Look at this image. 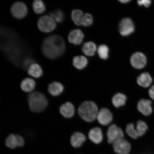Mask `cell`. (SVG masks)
<instances>
[{
  "label": "cell",
  "instance_id": "cell-8",
  "mask_svg": "<svg viewBox=\"0 0 154 154\" xmlns=\"http://www.w3.org/2000/svg\"><path fill=\"white\" fill-rule=\"evenodd\" d=\"M11 14L15 18L22 19L24 18L28 12L26 6L21 2H17L13 4L11 8Z\"/></svg>",
  "mask_w": 154,
  "mask_h": 154
},
{
  "label": "cell",
  "instance_id": "cell-17",
  "mask_svg": "<svg viewBox=\"0 0 154 154\" xmlns=\"http://www.w3.org/2000/svg\"><path fill=\"white\" fill-rule=\"evenodd\" d=\"M127 99V96L125 94L122 92H117L112 98V103L116 108H120L126 105Z\"/></svg>",
  "mask_w": 154,
  "mask_h": 154
},
{
  "label": "cell",
  "instance_id": "cell-28",
  "mask_svg": "<svg viewBox=\"0 0 154 154\" xmlns=\"http://www.w3.org/2000/svg\"><path fill=\"white\" fill-rule=\"evenodd\" d=\"M50 16L52 17L55 21L58 23L62 22L64 17L63 11L60 9H57L52 11L50 13Z\"/></svg>",
  "mask_w": 154,
  "mask_h": 154
},
{
  "label": "cell",
  "instance_id": "cell-25",
  "mask_svg": "<svg viewBox=\"0 0 154 154\" xmlns=\"http://www.w3.org/2000/svg\"><path fill=\"white\" fill-rule=\"evenodd\" d=\"M5 146L11 149H14L18 147V141L16 134H11L5 140Z\"/></svg>",
  "mask_w": 154,
  "mask_h": 154
},
{
  "label": "cell",
  "instance_id": "cell-6",
  "mask_svg": "<svg viewBox=\"0 0 154 154\" xmlns=\"http://www.w3.org/2000/svg\"><path fill=\"white\" fill-rule=\"evenodd\" d=\"M96 120L101 126H108L112 123L113 116L110 109L102 108L99 109Z\"/></svg>",
  "mask_w": 154,
  "mask_h": 154
},
{
  "label": "cell",
  "instance_id": "cell-3",
  "mask_svg": "<svg viewBox=\"0 0 154 154\" xmlns=\"http://www.w3.org/2000/svg\"><path fill=\"white\" fill-rule=\"evenodd\" d=\"M28 103L30 110L35 113L43 111L48 105V101L45 95L38 91L32 92L29 95Z\"/></svg>",
  "mask_w": 154,
  "mask_h": 154
},
{
  "label": "cell",
  "instance_id": "cell-10",
  "mask_svg": "<svg viewBox=\"0 0 154 154\" xmlns=\"http://www.w3.org/2000/svg\"><path fill=\"white\" fill-rule=\"evenodd\" d=\"M137 109L140 114L143 116H149L153 112L151 101L147 99H140L137 103Z\"/></svg>",
  "mask_w": 154,
  "mask_h": 154
},
{
  "label": "cell",
  "instance_id": "cell-11",
  "mask_svg": "<svg viewBox=\"0 0 154 154\" xmlns=\"http://www.w3.org/2000/svg\"><path fill=\"white\" fill-rule=\"evenodd\" d=\"M85 135L82 132H75L71 136L70 143L71 146L75 149L81 147L87 140Z\"/></svg>",
  "mask_w": 154,
  "mask_h": 154
},
{
  "label": "cell",
  "instance_id": "cell-22",
  "mask_svg": "<svg viewBox=\"0 0 154 154\" xmlns=\"http://www.w3.org/2000/svg\"><path fill=\"white\" fill-rule=\"evenodd\" d=\"M136 128L139 138L144 135L149 129V126L145 121L138 120L136 123Z\"/></svg>",
  "mask_w": 154,
  "mask_h": 154
},
{
  "label": "cell",
  "instance_id": "cell-16",
  "mask_svg": "<svg viewBox=\"0 0 154 154\" xmlns=\"http://www.w3.org/2000/svg\"><path fill=\"white\" fill-rule=\"evenodd\" d=\"M84 35L79 29L73 30L69 32L68 35V40L71 43L75 45H79L83 40Z\"/></svg>",
  "mask_w": 154,
  "mask_h": 154
},
{
  "label": "cell",
  "instance_id": "cell-14",
  "mask_svg": "<svg viewBox=\"0 0 154 154\" xmlns=\"http://www.w3.org/2000/svg\"><path fill=\"white\" fill-rule=\"evenodd\" d=\"M60 111L63 117L66 118H71L75 114L76 109L72 103L67 102L60 106Z\"/></svg>",
  "mask_w": 154,
  "mask_h": 154
},
{
  "label": "cell",
  "instance_id": "cell-24",
  "mask_svg": "<svg viewBox=\"0 0 154 154\" xmlns=\"http://www.w3.org/2000/svg\"><path fill=\"white\" fill-rule=\"evenodd\" d=\"M125 134L133 139L136 140L139 138L136 126L133 123H129L127 125Z\"/></svg>",
  "mask_w": 154,
  "mask_h": 154
},
{
  "label": "cell",
  "instance_id": "cell-4",
  "mask_svg": "<svg viewBox=\"0 0 154 154\" xmlns=\"http://www.w3.org/2000/svg\"><path fill=\"white\" fill-rule=\"evenodd\" d=\"M106 135L108 143L111 144L117 140L125 138V136L124 131L115 124H112L109 125Z\"/></svg>",
  "mask_w": 154,
  "mask_h": 154
},
{
  "label": "cell",
  "instance_id": "cell-23",
  "mask_svg": "<svg viewBox=\"0 0 154 154\" xmlns=\"http://www.w3.org/2000/svg\"><path fill=\"white\" fill-rule=\"evenodd\" d=\"M82 51L85 54L88 56H92L95 54L96 51V45L93 42H88L83 46Z\"/></svg>",
  "mask_w": 154,
  "mask_h": 154
},
{
  "label": "cell",
  "instance_id": "cell-26",
  "mask_svg": "<svg viewBox=\"0 0 154 154\" xmlns=\"http://www.w3.org/2000/svg\"><path fill=\"white\" fill-rule=\"evenodd\" d=\"M84 15L82 11L79 9H75L72 11V20L77 26H81L82 21Z\"/></svg>",
  "mask_w": 154,
  "mask_h": 154
},
{
  "label": "cell",
  "instance_id": "cell-19",
  "mask_svg": "<svg viewBox=\"0 0 154 154\" xmlns=\"http://www.w3.org/2000/svg\"><path fill=\"white\" fill-rule=\"evenodd\" d=\"M35 86V82L32 79L26 78L24 79L21 83L20 87L23 91L26 92H32Z\"/></svg>",
  "mask_w": 154,
  "mask_h": 154
},
{
  "label": "cell",
  "instance_id": "cell-7",
  "mask_svg": "<svg viewBox=\"0 0 154 154\" xmlns=\"http://www.w3.org/2000/svg\"><path fill=\"white\" fill-rule=\"evenodd\" d=\"M115 152L117 154H130L132 146L125 138L116 140L112 144Z\"/></svg>",
  "mask_w": 154,
  "mask_h": 154
},
{
  "label": "cell",
  "instance_id": "cell-27",
  "mask_svg": "<svg viewBox=\"0 0 154 154\" xmlns=\"http://www.w3.org/2000/svg\"><path fill=\"white\" fill-rule=\"evenodd\" d=\"M32 7L34 12L37 14H42L45 10V5L41 0L34 1L32 3Z\"/></svg>",
  "mask_w": 154,
  "mask_h": 154
},
{
  "label": "cell",
  "instance_id": "cell-18",
  "mask_svg": "<svg viewBox=\"0 0 154 154\" xmlns=\"http://www.w3.org/2000/svg\"><path fill=\"white\" fill-rule=\"evenodd\" d=\"M63 86L60 83L54 82L49 85L48 90L51 95L56 96L60 95L63 90Z\"/></svg>",
  "mask_w": 154,
  "mask_h": 154
},
{
  "label": "cell",
  "instance_id": "cell-33",
  "mask_svg": "<svg viewBox=\"0 0 154 154\" xmlns=\"http://www.w3.org/2000/svg\"><path fill=\"white\" fill-rule=\"evenodd\" d=\"M121 2V3H127L128 2L130 1H128V0H122V1H119Z\"/></svg>",
  "mask_w": 154,
  "mask_h": 154
},
{
  "label": "cell",
  "instance_id": "cell-21",
  "mask_svg": "<svg viewBox=\"0 0 154 154\" xmlns=\"http://www.w3.org/2000/svg\"><path fill=\"white\" fill-rule=\"evenodd\" d=\"M88 60L85 57L83 56H77L74 57L73 64L79 70H82L86 66Z\"/></svg>",
  "mask_w": 154,
  "mask_h": 154
},
{
  "label": "cell",
  "instance_id": "cell-9",
  "mask_svg": "<svg viewBox=\"0 0 154 154\" xmlns=\"http://www.w3.org/2000/svg\"><path fill=\"white\" fill-rule=\"evenodd\" d=\"M134 30L133 22L128 18L123 19L119 25V30L120 34L123 36H127L131 34Z\"/></svg>",
  "mask_w": 154,
  "mask_h": 154
},
{
  "label": "cell",
  "instance_id": "cell-12",
  "mask_svg": "<svg viewBox=\"0 0 154 154\" xmlns=\"http://www.w3.org/2000/svg\"><path fill=\"white\" fill-rule=\"evenodd\" d=\"M88 138L94 144H101L104 139L103 130L99 127L92 128L88 132Z\"/></svg>",
  "mask_w": 154,
  "mask_h": 154
},
{
  "label": "cell",
  "instance_id": "cell-20",
  "mask_svg": "<svg viewBox=\"0 0 154 154\" xmlns=\"http://www.w3.org/2000/svg\"><path fill=\"white\" fill-rule=\"evenodd\" d=\"M28 72L29 75L35 78H40L43 73L41 66L36 63H32L29 66Z\"/></svg>",
  "mask_w": 154,
  "mask_h": 154
},
{
  "label": "cell",
  "instance_id": "cell-15",
  "mask_svg": "<svg viewBox=\"0 0 154 154\" xmlns=\"http://www.w3.org/2000/svg\"><path fill=\"white\" fill-rule=\"evenodd\" d=\"M136 82L138 85L140 87L147 88L151 86L153 79L149 73L144 72L141 73L138 76Z\"/></svg>",
  "mask_w": 154,
  "mask_h": 154
},
{
  "label": "cell",
  "instance_id": "cell-31",
  "mask_svg": "<svg viewBox=\"0 0 154 154\" xmlns=\"http://www.w3.org/2000/svg\"><path fill=\"white\" fill-rule=\"evenodd\" d=\"M138 4L140 6H144L146 8L149 7L151 3V1L149 0H143L138 1Z\"/></svg>",
  "mask_w": 154,
  "mask_h": 154
},
{
  "label": "cell",
  "instance_id": "cell-1",
  "mask_svg": "<svg viewBox=\"0 0 154 154\" xmlns=\"http://www.w3.org/2000/svg\"><path fill=\"white\" fill-rule=\"evenodd\" d=\"M42 49L45 57L53 59L63 54L66 49V45L62 37L57 35H54L48 36L44 39Z\"/></svg>",
  "mask_w": 154,
  "mask_h": 154
},
{
  "label": "cell",
  "instance_id": "cell-13",
  "mask_svg": "<svg viewBox=\"0 0 154 154\" xmlns=\"http://www.w3.org/2000/svg\"><path fill=\"white\" fill-rule=\"evenodd\" d=\"M130 61L131 64L134 68L140 69L145 66L147 59L143 53L137 52L132 56Z\"/></svg>",
  "mask_w": 154,
  "mask_h": 154
},
{
  "label": "cell",
  "instance_id": "cell-30",
  "mask_svg": "<svg viewBox=\"0 0 154 154\" xmlns=\"http://www.w3.org/2000/svg\"><path fill=\"white\" fill-rule=\"evenodd\" d=\"M93 22V18L91 14L88 13L84 15L82 21L81 25L84 26H88L91 25Z\"/></svg>",
  "mask_w": 154,
  "mask_h": 154
},
{
  "label": "cell",
  "instance_id": "cell-29",
  "mask_svg": "<svg viewBox=\"0 0 154 154\" xmlns=\"http://www.w3.org/2000/svg\"><path fill=\"white\" fill-rule=\"evenodd\" d=\"M109 52V48L106 45H100L98 49V53L101 59H106L108 57Z\"/></svg>",
  "mask_w": 154,
  "mask_h": 154
},
{
  "label": "cell",
  "instance_id": "cell-2",
  "mask_svg": "<svg viewBox=\"0 0 154 154\" xmlns=\"http://www.w3.org/2000/svg\"><path fill=\"white\" fill-rule=\"evenodd\" d=\"M99 110V107L95 103L87 101L83 102L76 112L83 120L91 123L96 120Z\"/></svg>",
  "mask_w": 154,
  "mask_h": 154
},
{
  "label": "cell",
  "instance_id": "cell-32",
  "mask_svg": "<svg viewBox=\"0 0 154 154\" xmlns=\"http://www.w3.org/2000/svg\"><path fill=\"white\" fill-rule=\"evenodd\" d=\"M148 94L150 98L154 100V85L151 86L148 90Z\"/></svg>",
  "mask_w": 154,
  "mask_h": 154
},
{
  "label": "cell",
  "instance_id": "cell-5",
  "mask_svg": "<svg viewBox=\"0 0 154 154\" xmlns=\"http://www.w3.org/2000/svg\"><path fill=\"white\" fill-rule=\"evenodd\" d=\"M38 26L42 32H49L55 29L56 23L52 17L49 15H44L38 19Z\"/></svg>",
  "mask_w": 154,
  "mask_h": 154
}]
</instances>
